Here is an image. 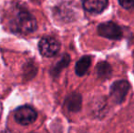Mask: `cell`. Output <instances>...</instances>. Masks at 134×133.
<instances>
[{
  "label": "cell",
  "mask_w": 134,
  "mask_h": 133,
  "mask_svg": "<svg viewBox=\"0 0 134 133\" xmlns=\"http://www.w3.org/2000/svg\"><path fill=\"white\" fill-rule=\"evenodd\" d=\"M10 27L14 32L21 35H27L37 29L35 18L27 11H19L10 22Z\"/></svg>",
  "instance_id": "6da1fadb"
},
{
  "label": "cell",
  "mask_w": 134,
  "mask_h": 133,
  "mask_svg": "<svg viewBox=\"0 0 134 133\" xmlns=\"http://www.w3.org/2000/svg\"><path fill=\"white\" fill-rule=\"evenodd\" d=\"M14 117L18 123L27 126L35 122L37 118V114L36 110L31 107L22 106L16 109Z\"/></svg>",
  "instance_id": "3957f363"
},
{
  "label": "cell",
  "mask_w": 134,
  "mask_h": 133,
  "mask_svg": "<svg viewBox=\"0 0 134 133\" xmlns=\"http://www.w3.org/2000/svg\"><path fill=\"white\" fill-rule=\"evenodd\" d=\"M130 89V85L126 80H118L110 87V96L115 103H122Z\"/></svg>",
  "instance_id": "5b68a950"
},
{
  "label": "cell",
  "mask_w": 134,
  "mask_h": 133,
  "mask_svg": "<svg viewBox=\"0 0 134 133\" xmlns=\"http://www.w3.org/2000/svg\"><path fill=\"white\" fill-rule=\"evenodd\" d=\"M109 0H83V7L92 14H99L108 7Z\"/></svg>",
  "instance_id": "8992f818"
},
{
  "label": "cell",
  "mask_w": 134,
  "mask_h": 133,
  "mask_svg": "<svg viewBox=\"0 0 134 133\" xmlns=\"http://www.w3.org/2000/svg\"><path fill=\"white\" fill-rule=\"evenodd\" d=\"M65 105L68 110L71 112H78L80 110L82 105V98L79 93H71L66 99Z\"/></svg>",
  "instance_id": "52a82bcc"
},
{
  "label": "cell",
  "mask_w": 134,
  "mask_h": 133,
  "mask_svg": "<svg viewBox=\"0 0 134 133\" xmlns=\"http://www.w3.org/2000/svg\"><path fill=\"white\" fill-rule=\"evenodd\" d=\"M91 64V57L90 56H84L78 62L76 63L75 67V72L78 76L82 77L87 73Z\"/></svg>",
  "instance_id": "ba28073f"
},
{
  "label": "cell",
  "mask_w": 134,
  "mask_h": 133,
  "mask_svg": "<svg viewBox=\"0 0 134 133\" xmlns=\"http://www.w3.org/2000/svg\"><path fill=\"white\" fill-rule=\"evenodd\" d=\"M38 47L41 55L47 57H52L59 51L60 44L54 37H45L39 41Z\"/></svg>",
  "instance_id": "277c9868"
},
{
  "label": "cell",
  "mask_w": 134,
  "mask_h": 133,
  "mask_svg": "<svg viewBox=\"0 0 134 133\" xmlns=\"http://www.w3.org/2000/svg\"><path fill=\"white\" fill-rule=\"evenodd\" d=\"M119 3L125 9L134 8V0H119Z\"/></svg>",
  "instance_id": "8fae6325"
},
{
  "label": "cell",
  "mask_w": 134,
  "mask_h": 133,
  "mask_svg": "<svg viewBox=\"0 0 134 133\" xmlns=\"http://www.w3.org/2000/svg\"><path fill=\"white\" fill-rule=\"evenodd\" d=\"M97 75L99 78L101 79H106L109 78L111 76V67L106 61H102V62H99L97 65Z\"/></svg>",
  "instance_id": "9c48e42d"
},
{
  "label": "cell",
  "mask_w": 134,
  "mask_h": 133,
  "mask_svg": "<svg viewBox=\"0 0 134 133\" xmlns=\"http://www.w3.org/2000/svg\"><path fill=\"white\" fill-rule=\"evenodd\" d=\"M98 33L101 37L109 39H113V40L121 39L123 36L121 27H119L116 23L110 21L99 24L98 26Z\"/></svg>",
  "instance_id": "7a4b0ae2"
},
{
  "label": "cell",
  "mask_w": 134,
  "mask_h": 133,
  "mask_svg": "<svg viewBox=\"0 0 134 133\" xmlns=\"http://www.w3.org/2000/svg\"><path fill=\"white\" fill-rule=\"evenodd\" d=\"M69 61H70L69 56L67 55V54L64 55L63 57H62V59L57 63L56 66H55L53 67V69L51 70V75H53V76H58L60 73V71L69 64Z\"/></svg>",
  "instance_id": "30bf717a"
}]
</instances>
